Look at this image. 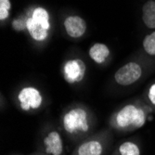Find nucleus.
I'll use <instances>...</instances> for the list:
<instances>
[{
	"label": "nucleus",
	"instance_id": "11",
	"mask_svg": "<svg viewBox=\"0 0 155 155\" xmlns=\"http://www.w3.org/2000/svg\"><path fill=\"white\" fill-rule=\"evenodd\" d=\"M102 153V145L96 140L83 143L78 149V155H101Z\"/></svg>",
	"mask_w": 155,
	"mask_h": 155
},
{
	"label": "nucleus",
	"instance_id": "8",
	"mask_svg": "<svg viewBox=\"0 0 155 155\" xmlns=\"http://www.w3.org/2000/svg\"><path fill=\"white\" fill-rule=\"evenodd\" d=\"M90 58L97 63H103L110 56V49L108 47L101 43H97L89 49Z\"/></svg>",
	"mask_w": 155,
	"mask_h": 155
},
{
	"label": "nucleus",
	"instance_id": "10",
	"mask_svg": "<svg viewBox=\"0 0 155 155\" xmlns=\"http://www.w3.org/2000/svg\"><path fill=\"white\" fill-rule=\"evenodd\" d=\"M26 27L30 32L31 36L36 41H43L48 37V30L41 25L37 24L33 18L28 19L26 21Z\"/></svg>",
	"mask_w": 155,
	"mask_h": 155
},
{
	"label": "nucleus",
	"instance_id": "1",
	"mask_svg": "<svg viewBox=\"0 0 155 155\" xmlns=\"http://www.w3.org/2000/svg\"><path fill=\"white\" fill-rule=\"evenodd\" d=\"M116 121L120 127L133 125L136 128H138L145 124V114L141 109H138L134 105H126L118 112Z\"/></svg>",
	"mask_w": 155,
	"mask_h": 155
},
{
	"label": "nucleus",
	"instance_id": "3",
	"mask_svg": "<svg viewBox=\"0 0 155 155\" xmlns=\"http://www.w3.org/2000/svg\"><path fill=\"white\" fill-rule=\"evenodd\" d=\"M142 74V69L136 62H128L121 67L114 74V79L121 86H129L137 82Z\"/></svg>",
	"mask_w": 155,
	"mask_h": 155
},
{
	"label": "nucleus",
	"instance_id": "5",
	"mask_svg": "<svg viewBox=\"0 0 155 155\" xmlns=\"http://www.w3.org/2000/svg\"><path fill=\"white\" fill-rule=\"evenodd\" d=\"M18 98L21 107L23 110H29L30 109H37L42 104V96L40 92L32 87H24L19 93Z\"/></svg>",
	"mask_w": 155,
	"mask_h": 155
},
{
	"label": "nucleus",
	"instance_id": "4",
	"mask_svg": "<svg viewBox=\"0 0 155 155\" xmlns=\"http://www.w3.org/2000/svg\"><path fill=\"white\" fill-rule=\"evenodd\" d=\"M86 74V65L84 61L79 59L68 61L63 67L64 79L70 83H79L83 80Z\"/></svg>",
	"mask_w": 155,
	"mask_h": 155
},
{
	"label": "nucleus",
	"instance_id": "2",
	"mask_svg": "<svg viewBox=\"0 0 155 155\" xmlns=\"http://www.w3.org/2000/svg\"><path fill=\"white\" fill-rule=\"evenodd\" d=\"M63 125L65 130L71 134L75 133L79 129L84 132L87 131L89 126L87 124V111L81 108L71 110L67 114L64 115Z\"/></svg>",
	"mask_w": 155,
	"mask_h": 155
},
{
	"label": "nucleus",
	"instance_id": "6",
	"mask_svg": "<svg viewBox=\"0 0 155 155\" xmlns=\"http://www.w3.org/2000/svg\"><path fill=\"white\" fill-rule=\"evenodd\" d=\"M64 26L67 34L74 38L82 36L87 30V24L79 16H70L64 21Z\"/></svg>",
	"mask_w": 155,
	"mask_h": 155
},
{
	"label": "nucleus",
	"instance_id": "16",
	"mask_svg": "<svg viewBox=\"0 0 155 155\" xmlns=\"http://www.w3.org/2000/svg\"><path fill=\"white\" fill-rule=\"evenodd\" d=\"M149 98H150V101H151V103L155 105V84H153L152 86L150 87V90H149Z\"/></svg>",
	"mask_w": 155,
	"mask_h": 155
},
{
	"label": "nucleus",
	"instance_id": "9",
	"mask_svg": "<svg viewBox=\"0 0 155 155\" xmlns=\"http://www.w3.org/2000/svg\"><path fill=\"white\" fill-rule=\"evenodd\" d=\"M142 20L145 25L150 29H155V1L149 0L143 6Z\"/></svg>",
	"mask_w": 155,
	"mask_h": 155
},
{
	"label": "nucleus",
	"instance_id": "15",
	"mask_svg": "<svg viewBox=\"0 0 155 155\" xmlns=\"http://www.w3.org/2000/svg\"><path fill=\"white\" fill-rule=\"evenodd\" d=\"M10 8L9 0H0V20L3 21L8 18Z\"/></svg>",
	"mask_w": 155,
	"mask_h": 155
},
{
	"label": "nucleus",
	"instance_id": "7",
	"mask_svg": "<svg viewBox=\"0 0 155 155\" xmlns=\"http://www.w3.org/2000/svg\"><path fill=\"white\" fill-rule=\"evenodd\" d=\"M44 143L46 145V151L52 155H61L63 150L62 141L60 134L56 131L50 132L45 138Z\"/></svg>",
	"mask_w": 155,
	"mask_h": 155
},
{
	"label": "nucleus",
	"instance_id": "14",
	"mask_svg": "<svg viewBox=\"0 0 155 155\" xmlns=\"http://www.w3.org/2000/svg\"><path fill=\"white\" fill-rule=\"evenodd\" d=\"M143 48L148 54L155 56V32L144 38Z\"/></svg>",
	"mask_w": 155,
	"mask_h": 155
},
{
	"label": "nucleus",
	"instance_id": "13",
	"mask_svg": "<svg viewBox=\"0 0 155 155\" xmlns=\"http://www.w3.org/2000/svg\"><path fill=\"white\" fill-rule=\"evenodd\" d=\"M121 155H140L138 147L133 142H124L119 148Z\"/></svg>",
	"mask_w": 155,
	"mask_h": 155
},
{
	"label": "nucleus",
	"instance_id": "12",
	"mask_svg": "<svg viewBox=\"0 0 155 155\" xmlns=\"http://www.w3.org/2000/svg\"><path fill=\"white\" fill-rule=\"evenodd\" d=\"M32 18L34 19V21L41 25L43 28H45L46 30H48L50 27V23H49V15L48 11L43 8H37L34 10L33 12V16Z\"/></svg>",
	"mask_w": 155,
	"mask_h": 155
}]
</instances>
